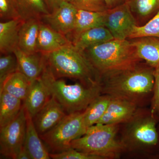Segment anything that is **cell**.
Listing matches in <instances>:
<instances>
[{
	"instance_id": "7402d4cb",
	"label": "cell",
	"mask_w": 159,
	"mask_h": 159,
	"mask_svg": "<svg viewBox=\"0 0 159 159\" xmlns=\"http://www.w3.org/2000/svg\"><path fill=\"white\" fill-rule=\"evenodd\" d=\"M22 101L5 91H0V128L17 116L23 106Z\"/></svg>"
},
{
	"instance_id": "8fae6325",
	"label": "cell",
	"mask_w": 159,
	"mask_h": 159,
	"mask_svg": "<svg viewBox=\"0 0 159 159\" xmlns=\"http://www.w3.org/2000/svg\"><path fill=\"white\" fill-rule=\"evenodd\" d=\"M67 115L62 106L51 96L48 101L32 119L40 136L54 128Z\"/></svg>"
},
{
	"instance_id": "3957f363",
	"label": "cell",
	"mask_w": 159,
	"mask_h": 159,
	"mask_svg": "<svg viewBox=\"0 0 159 159\" xmlns=\"http://www.w3.org/2000/svg\"><path fill=\"white\" fill-rule=\"evenodd\" d=\"M44 54L47 65L57 78L77 80L89 86L99 84L98 72L84 52L75 48L72 43L52 53Z\"/></svg>"
},
{
	"instance_id": "603a6c76",
	"label": "cell",
	"mask_w": 159,
	"mask_h": 159,
	"mask_svg": "<svg viewBox=\"0 0 159 159\" xmlns=\"http://www.w3.org/2000/svg\"><path fill=\"white\" fill-rule=\"evenodd\" d=\"M111 97L106 94H101L94 99L83 111L84 123L85 128L97 124L104 115L110 102Z\"/></svg>"
},
{
	"instance_id": "9c48e42d",
	"label": "cell",
	"mask_w": 159,
	"mask_h": 159,
	"mask_svg": "<svg viewBox=\"0 0 159 159\" xmlns=\"http://www.w3.org/2000/svg\"><path fill=\"white\" fill-rule=\"evenodd\" d=\"M136 25L128 2L107 10L104 26L114 39H127Z\"/></svg>"
},
{
	"instance_id": "e575fe53",
	"label": "cell",
	"mask_w": 159,
	"mask_h": 159,
	"mask_svg": "<svg viewBox=\"0 0 159 159\" xmlns=\"http://www.w3.org/2000/svg\"><path fill=\"white\" fill-rule=\"evenodd\" d=\"M16 159H32L29 152L23 146L18 154Z\"/></svg>"
},
{
	"instance_id": "83f0119b",
	"label": "cell",
	"mask_w": 159,
	"mask_h": 159,
	"mask_svg": "<svg viewBox=\"0 0 159 159\" xmlns=\"http://www.w3.org/2000/svg\"><path fill=\"white\" fill-rule=\"evenodd\" d=\"M18 71L17 58L14 53L1 54L0 57V87L7 78Z\"/></svg>"
},
{
	"instance_id": "836d02e7",
	"label": "cell",
	"mask_w": 159,
	"mask_h": 159,
	"mask_svg": "<svg viewBox=\"0 0 159 159\" xmlns=\"http://www.w3.org/2000/svg\"><path fill=\"white\" fill-rule=\"evenodd\" d=\"M107 9H113L127 2V0H104Z\"/></svg>"
},
{
	"instance_id": "f1b7e54d",
	"label": "cell",
	"mask_w": 159,
	"mask_h": 159,
	"mask_svg": "<svg viewBox=\"0 0 159 159\" xmlns=\"http://www.w3.org/2000/svg\"><path fill=\"white\" fill-rule=\"evenodd\" d=\"M0 18L2 21L21 19L16 0H0Z\"/></svg>"
},
{
	"instance_id": "2e32d148",
	"label": "cell",
	"mask_w": 159,
	"mask_h": 159,
	"mask_svg": "<svg viewBox=\"0 0 159 159\" xmlns=\"http://www.w3.org/2000/svg\"><path fill=\"white\" fill-rule=\"evenodd\" d=\"M40 19L31 18L23 21L19 34L18 48L26 54H30L37 52L38 38Z\"/></svg>"
},
{
	"instance_id": "277c9868",
	"label": "cell",
	"mask_w": 159,
	"mask_h": 159,
	"mask_svg": "<svg viewBox=\"0 0 159 159\" xmlns=\"http://www.w3.org/2000/svg\"><path fill=\"white\" fill-rule=\"evenodd\" d=\"M41 78L54 97L67 114L83 111L94 99L102 94L99 84L89 86L81 83L68 84L54 76L46 62Z\"/></svg>"
},
{
	"instance_id": "d6986e66",
	"label": "cell",
	"mask_w": 159,
	"mask_h": 159,
	"mask_svg": "<svg viewBox=\"0 0 159 159\" xmlns=\"http://www.w3.org/2000/svg\"><path fill=\"white\" fill-rule=\"evenodd\" d=\"M24 21L21 19L9 20L0 23V52L1 54L14 53L18 48L19 34Z\"/></svg>"
},
{
	"instance_id": "f546056e",
	"label": "cell",
	"mask_w": 159,
	"mask_h": 159,
	"mask_svg": "<svg viewBox=\"0 0 159 159\" xmlns=\"http://www.w3.org/2000/svg\"><path fill=\"white\" fill-rule=\"evenodd\" d=\"M70 2L77 9L96 11L107 9L104 0H70Z\"/></svg>"
},
{
	"instance_id": "7a4b0ae2",
	"label": "cell",
	"mask_w": 159,
	"mask_h": 159,
	"mask_svg": "<svg viewBox=\"0 0 159 159\" xmlns=\"http://www.w3.org/2000/svg\"><path fill=\"white\" fill-rule=\"evenodd\" d=\"M84 52L99 76L130 68L141 60L131 41L127 39H112L93 46Z\"/></svg>"
},
{
	"instance_id": "d6a6232c",
	"label": "cell",
	"mask_w": 159,
	"mask_h": 159,
	"mask_svg": "<svg viewBox=\"0 0 159 159\" xmlns=\"http://www.w3.org/2000/svg\"><path fill=\"white\" fill-rule=\"evenodd\" d=\"M50 10V12L56 9L64 2H70V0H45Z\"/></svg>"
},
{
	"instance_id": "5bb4252c",
	"label": "cell",
	"mask_w": 159,
	"mask_h": 159,
	"mask_svg": "<svg viewBox=\"0 0 159 159\" xmlns=\"http://www.w3.org/2000/svg\"><path fill=\"white\" fill-rule=\"evenodd\" d=\"M71 44L72 43L66 36L42 21L38 38L37 52L48 54Z\"/></svg>"
},
{
	"instance_id": "4dcf8cb0",
	"label": "cell",
	"mask_w": 159,
	"mask_h": 159,
	"mask_svg": "<svg viewBox=\"0 0 159 159\" xmlns=\"http://www.w3.org/2000/svg\"><path fill=\"white\" fill-rule=\"evenodd\" d=\"M53 159H102L100 157L81 152L74 148L58 153H50Z\"/></svg>"
},
{
	"instance_id": "6da1fadb",
	"label": "cell",
	"mask_w": 159,
	"mask_h": 159,
	"mask_svg": "<svg viewBox=\"0 0 159 159\" xmlns=\"http://www.w3.org/2000/svg\"><path fill=\"white\" fill-rule=\"evenodd\" d=\"M154 69L148 65L136 66L99 76L102 94L126 99L138 104L153 92Z\"/></svg>"
},
{
	"instance_id": "d4e9b609",
	"label": "cell",
	"mask_w": 159,
	"mask_h": 159,
	"mask_svg": "<svg viewBox=\"0 0 159 159\" xmlns=\"http://www.w3.org/2000/svg\"><path fill=\"white\" fill-rule=\"evenodd\" d=\"M23 20L31 18L41 19L50 13L45 0H16Z\"/></svg>"
},
{
	"instance_id": "ffe728a7",
	"label": "cell",
	"mask_w": 159,
	"mask_h": 159,
	"mask_svg": "<svg viewBox=\"0 0 159 159\" xmlns=\"http://www.w3.org/2000/svg\"><path fill=\"white\" fill-rule=\"evenodd\" d=\"M27 115V125L24 146L29 152L32 159H51L50 153L45 147L42 140L33 123V119Z\"/></svg>"
},
{
	"instance_id": "ac0fdd59",
	"label": "cell",
	"mask_w": 159,
	"mask_h": 159,
	"mask_svg": "<svg viewBox=\"0 0 159 159\" xmlns=\"http://www.w3.org/2000/svg\"><path fill=\"white\" fill-rule=\"evenodd\" d=\"M131 40L140 59L153 69L159 67V38L144 37Z\"/></svg>"
},
{
	"instance_id": "7c38bea8",
	"label": "cell",
	"mask_w": 159,
	"mask_h": 159,
	"mask_svg": "<svg viewBox=\"0 0 159 159\" xmlns=\"http://www.w3.org/2000/svg\"><path fill=\"white\" fill-rule=\"evenodd\" d=\"M137 113V104L126 99L111 97L103 116L97 124L119 125L129 122Z\"/></svg>"
},
{
	"instance_id": "cb8c5ba5",
	"label": "cell",
	"mask_w": 159,
	"mask_h": 159,
	"mask_svg": "<svg viewBox=\"0 0 159 159\" xmlns=\"http://www.w3.org/2000/svg\"><path fill=\"white\" fill-rule=\"evenodd\" d=\"M31 84L27 77L18 71L6 79L0 87V91H5L23 102L28 93Z\"/></svg>"
},
{
	"instance_id": "484cf974",
	"label": "cell",
	"mask_w": 159,
	"mask_h": 159,
	"mask_svg": "<svg viewBox=\"0 0 159 159\" xmlns=\"http://www.w3.org/2000/svg\"><path fill=\"white\" fill-rule=\"evenodd\" d=\"M144 37L159 38V9L155 16L145 25L136 26L128 39Z\"/></svg>"
},
{
	"instance_id": "44dd1931",
	"label": "cell",
	"mask_w": 159,
	"mask_h": 159,
	"mask_svg": "<svg viewBox=\"0 0 159 159\" xmlns=\"http://www.w3.org/2000/svg\"><path fill=\"white\" fill-rule=\"evenodd\" d=\"M107 10L96 11L77 9L74 29L68 36V38L71 41L72 38L83 31L93 28L105 26Z\"/></svg>"
},
{
	"instance_id": "9a60e30c",
	"label": "cell",
	"mask_w": 159,
	"mask_h": 159,
	"mask_svg": "<svg viewBox=\"0 0 159 159\" xmlns=\"http://www.w3.org/2000/svg\"><path fill=\"white\" fill-rule=\"evenodd\" d=\"M51 97L41 77L31 83L23 105L26 112L33 118Z\"/></svg>"
},
{
	"instance_id": "52a82bcc",
	"label": "cell",
	"mask_w": 159,
	"mask_h": 159,
	"mask_svg": "<svg viewBox=\"0 0 159 159\" xmlns=\"http://www.w3.org/2000/svg\"><path fill=\"white\" fill-rule=\"evenodd\" d=\"M27 115L23 104L19 114L7 125L0 128V153L7 158L16 159L25 143Z\"/></svg>"
},
{
	"instance_id": "4316f807",
	"label": "cell",
	"mask_w": 159,
	"mask_h": 159,
	"mask_svg": "<svg viewBox=\"0 0 159 159\" xmlns=\"http://www.w3.org/2000/svg\"><path fill=\"white\" fill-rule=\"evenodd\" d=\"M131 11L140 17L149 16L159 9V0H129Z\"/></svg>"
},
{
	"instance_id": "4fadbf2b",
	"label": "cell",
	"mask_w": 159,
	"mask_h": 159,
	"mask_svg": "<svg viewBox=\"0 0 159 159\" xmlns=\"http://www.w3.org/2000/svg\"><path fill=\"white\" fill-rule=\"evenodd\" d=\"M14 54L17 58L18 71L31 83L41 76L46 65L44 54L40 52L28 54L17 48Z\"/></svg>"
},
{
	"instance_id": "ba28073f",
	"label": "cell",
	"mask_w": 159,
	"mask_h": 159,
	"mask_svg": "<svg viewBox=\"0 0 159 159\" xmlns=\"http://www.w3.org/2000/svg\"><path fill=\"white\" fill-rule=\"evenodd\" d=\"M126 139L132 145L138 147L156 146L158 142L156 116L151 114L138 115L128 122Z\"/></svg>"
},
{
	"instance_id": "8992f818",
	"label": "cell",
	"mask_w": 159,
	"mask_h": 159,
	"mask_svg": "<svg viewBox=\"0 0 159 159\" xmlns=\"http://www.w3.org/2000/svg\"><path fill=\"white\" fill-rule=\"evenodd\" d=\"M83 111L67 114L54 128L40 135L51 153H58L71 148L72 142L85 133Z\"/></svg>"
},
{
	"instance_id": "5b68a950",
	"label": "cell",
	"mask_w": 159,
	"mask_h": 159,
	"mask_svg": "<svg viewBox=\"0 0 159 159\" xmlns=\"http://www.w3.org/2000/svg\"><path fill=\"white\" fill-rule=\"evenodd\" d=\"M118 130L119 125L95 124L88 128L82 136L74 140L71 148L102 159L115 158L126 147L125 142L117 139Z\"/></svg>"
},
{
	"instance_id": "1f68e13d",
	"label": "cell",
	"mask_w": 159,
	"mask_h": 159,
	"mask_svg": "<svg viewBox=\"0 0 159 159\" xmlns=\"http://www.w3.org/2000/svg\"><path fill=\"white\" fill-rule=\"evenodd\" d=\"M154 84L152 99L151 113L155 116L159 115V67L154 69Z\"/></svg>"
},
{
	"instance_id": "e0dca14e",
	"label": "cell",
	"mask_w": 159,
	"mask_h": 159,
	"mask_svg": "<svg viewBox=\"0 0 159 159\" xmlns=\"http://www.w3.org/2000/svg\"><path fill=\"white\" fill-rule=\"evenodd\" d=\"M114 39L108 29L102 26L83 31L72 38L71 42L75 48L84 52L93 46Z\"/></svg>"
},
{
	"instance_id": "30bf717a",
	"label": "cell",
	"mask_w": 159,
	"mask_h": 159,
	"mask_svg": "<svg viewBox=\"0 0 159 159\" xmlns=\"http://www.w3.org/2000/svg\"><path fill=\"white\" fill-rule=\"evenodd\" d=\"M77 9L70 2H64L41 20L67 37L74 30Z\"/></svg>"
}]
</instances>
